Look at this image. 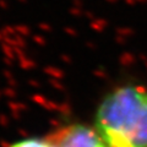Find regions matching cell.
<instances>
[{
	"label": "cell",
	"instance_id": "1",
	"mask_svg": "<svg viewBox=\"0 0 147 147\" xmlns=\"http://www.w3.org/2000/svg\"><path fill=\"white\" fill-rule=\"evenodd\" d=\"M94 129L108 147H147V87L124 84L100 100Z\"/></svg>",
	"mask_w": 147,
	"mask_h": 147
},
{
	"label": "cell",
	"instance_id": "2",
	"mask_svg": "<svg viewBox=\"0 0 147 147\" xmlns=\"http://www.w3.org/2000/svg\"><path fill=\"white\" fill-rule=\"evenodd\" d=\"M45 137L55 147H108L96 129L80 123L60 126Z\"/></svg>",
	"mask_w": 147,
	"mask_h": 147
},
{
	"label": "cell",
	"instance_id": "3",
	"mask_svg": "<svg viewBox=\"0 0 147 147\" xmlns=\"http://www.w3.org/2000/svg\"><path fill=\"white\" fill-rule=\"evenodd\" d=\"M10 147H55V146L47 137H42V139H26L16 142V144L11 145Z\"/></svg>",
	"mask_w": 147,
	"mask_h": 147
}]
</instances>
